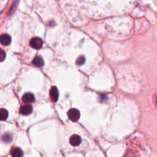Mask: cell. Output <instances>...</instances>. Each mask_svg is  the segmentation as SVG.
I'll return each instance as SVG.
<instances>
[{
  "label": "cell",
  "mask_w": 157,
  "mask_h": 157,
  "mask_svg": "<svg viewBox=\"0 0 157 157\" xmlns=\"http://www.w3.org/2000/svg\"><path fill=\"white\" fill-rule=\"evenodd\" d=\"M43 42L40 38H33L30 41V46L35 49H39L42 47Z\"/></svg>",
  "instance_id": "1"
},
{
  "label": "cell",
  "mask_w": 157,
  "mask_h": 157,
  "mask_svg": "<svg viewBox=\"0 0 157 157\" xmlns=\"http://www.w3.org/2000/svg\"><path fill=\"white\" fill-rule=\"evenodd\" d=\"M156 103H157V101H156Z\"/></svg>",
  "instance_id": "14"
},
{
  "label": "cell",
  "mask_w": 157,
  "mask_h": 157,
  "mask_svg": "<svg viewBox=\"0 0 157 157\" xmlns=\"http://www.w3.org/2000/svg\"><path fill=\"white\" fill-rule=\"evenodd\" d=\"M85 56H80L78 59H77V64H78V65H82V64L85 63Z\"/></svg>",
  "instance_id": "12"
},
{
  "label": "cell",
  "mask_w": 157,
  "mask_h": 157,
  "mask_svg": "<svg viewBox=\"0 0 157 157\" xmlns=\"http://www.w3.org/2000/svg\"><path fill=\"white\" fill-rule=\"evenodd\" d=\"M59 97V93H58V90L56 87H52L50 90V97L52 101L56 102L58 99Z\"/></svg>",
  "instance_id": "3"
},
{
  "label": "cell",
  "mask_w": 157,
  "mask_h": 157,
  "mask_svg": "<svg viewBox=\"0 0 157 157\" xmlns=\"http://www.w3.org/2000/svg\"><path fill=\"white\" fill-rule=\"evenodd\" d=\"M1 53H2V54H1V61H3L4 60H5V51H4V50H2V51H1Z\"/></svg>",
  "instance_id": "13"
},
{
  "label": "cell",
  "mask_w": 157,
  "mask_h": 157,
  "mask_svg": "<svg viewBox=\"0 0 157 157\" xmlns=\"http://www.w3.org/2000/svg\"><path fill=\"white\" fill-rule=\"evenodd\" d=\"M22 101L25 103H31L35 101V96L32 93H26L22 96Z\"/></svg>",
  "instance_id": "4"
},
{
  "label": "cell",
  "mask_w": 157,
  "mask_h": 157,
  "mask_svg": "<svg viewBox=\"0 0 157 157\" xmlns=\"http://www.w3.org/2000/svg\"><path fill=\"white\" fill-rule=\"evenodd\" d=\"M8 116H9V113L5 109L2 108L0 112V117H1V120H5L8 118Z\"/></svg>",
  "instance_id": "10"
},
{
  "label": "cell",
  "mask_w": 157,
  "mask_h": 157,
  "mask_svg": "<svg viewBox=\"0 0 157 157\" xmlns=\"http://www.w3.org/2000/svg\"><path fill=\"white\" fill-rule=\"evenodd\" d=\"M12 136H11V134H5V135L3 136V137H2V140H3L4 142H7V143H10L11 141H12Z\"/></svg>",
  "instance_id": "11"
},
{
  "label": "cell",
  "mask_w": 157,
  "mask_h": 157,
  "mask_svg": "<svg viewBox=\"0 0 157 157\" xmlns=\"http://www.w3.org/2000/svg\"><path fill=\"white\" fill-rule=\"evenodd\" d=\"M32 62H33L34 65H35L36 67H38V68H41V67H42L44 65V61L40 56H37V57H35Z\"/></svg>",
  "instance_id": "9"
},
{
  "label": "cell",
  "mask_w": 157,
  "mask_h": 157,
  "mask_svg": "<svg viewBox=\"0 0 157 157\" xmlns=\"http://www.w3.org/2000/svg\"><path fill=\"white\" fill-rule=\"evenodd\" d=\"M68 115L71 120H72V121H78L80 118L81 113H80L79 110L78 109H71L68 111Z\"/></svg>",
  "instance_id": "2"
},
{
  "label": "cell",
  "mask_w": 157,
  "mask_h": 157,
  "mask_svg": "<svg viewBox=\"0 0 157 157\" xmlns=\"http://www.w3.org/2000/svg\"><path fill=\"white\" fill-rule=\"evenodd\" d=\"M32 112V107L31 105H24L20 108V113L22 115H29Z\"/></svg>",
  "instance_id": "7"
},
{
  "label": "cell",
  "mask_w": 157,
  "mask_h": 157,
  "mask_svg": "<svg viewBox=\"0 0 157 157\" xmlns=\"http://www.w3.org/2000/svg\"><path fill=\"white\" fill-rule=\"evenodd\" d=\"M0 41H1V43L3 45H9L11 43V42H12V38H11L10 35H9L3 34L1 35Z\"/></svg>",
  "instance_id": "6"
},
{
  "label": "cell",
  "mask_w": 157,
  "mask_h": 157,
  "mask_svg": "<svg viewBox=\"0 0 157 157\" xmlns=\"http://www.w3.org/2000/svg\"><path fill=\"white\" fill-rule=\"evenodd\" d=\"M11 155L12 157H22L23 155V152L19 147H15L12 148L11 150Z\"/></svg>",
  "instance_id": "8"
},
{
  "label": "cell",
  "mask_w": 157,
  "mask_h": 157,
  "mask_svg": "<svg viewBox=\"0 0 157 157\" xmlns=\"http://www.w3.org/2000/svg\"><path fill=\"white\" fill-rule=\"evenodd\" d=\"M81 143V138L78 135H73L70 138V143L74 146L80 145Z\"/></svg>",
  "instance_id": "5"
}]
</instances>
